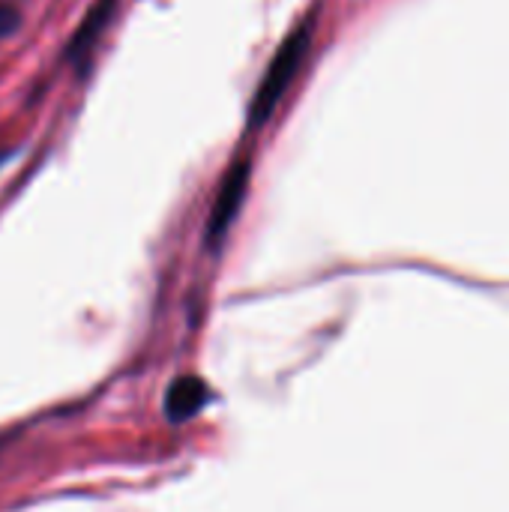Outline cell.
I'll return each mask as SVG.
<instances>
[{
	"label": "cell",
	"mask_w": 509,
	"mask_h": 512,
	"mask_svg": "<svg viewBox=\"0 0 509 512\" xmlns=\"http://www.w3.org/2000/svg\"><path fill=\"white\" fill-rule=\"evenodd\" d=\"M312 48V21H303L297 24L285 39L282 45L276 48V54L270 57L255 93H252V102H249V111H246V126L249 129H258L264 126L273 111L279 108V102L285 99V93L291 90L294 78L300 75L303 63H306V54Z\"/></svg>",
	"instance_id": "1"
},
{
	"label": "cell",
	"mask_w": 509,
	"mask_h": 512,
	"mask_svg": "<svg viewBox=\"0 0 509 512\" xmlns=\"http://www.w3.org/2000/svg\"><path fill=\"white\" fill-rule=\"evenodd\" d=\"M249 177H252V159L237 156L231 162V168L225 171V177L219 180V192H216V201H213V210L207 219V243L210 246L222 243L228 228L234 225V219L243 207L246 189H249Z\"/></svg>",
	"instance_id": "2"
},
{
	"label": "cell",
	"mask_w": 509,
	"mask_h": 512,
	"mask_svg": "<svg viewBox=\"0 0 509 512\" xmlns=\"http://www.w3.org/2000/svg\"><path fill=\"white\" fill-rule=\"evenodd\" d=\"M114 9H117V0H96L87 9V15L81 18V24L75 27V33L66 42V60L69 63H75L81 69L90 60V54L96 51L102 33L108 30V24L114 18Z\"/></svg>",
	"instance_id": "3"
},
{
	"label": "cell",
	"mask_w": 509,
	"mask_h": 512,
	"mask_svg": "<svg viewBox=\"0 0 509 512\" xmlns=\"http://www.w3.org/2000/svg\"><path fill=\"white\" fill-rule=\"evenodd\" d=\"M204 402H207V384L195 375H183L165 393V414L171 420L183 423V420L195 417L204 408Z\"/></svg>",
	"instance_id": "4"
},
{
	"label": "cell",
	"mask_w": 509,
	"mask_h": 512,
	"mask_svg": "<svg viewBox=\"0 0 509 512\" xmlns=\"http://www.w3.org/2000/svg\"><path fill=\"white\" fill-rule=\"evenodd\" d=\"M21 27V9L9 0H0V39H9Z\"/></svg>",
	"instance_id": "5"
}]
</instances>
